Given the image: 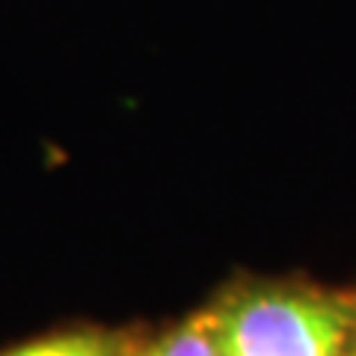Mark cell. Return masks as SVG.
Listing matches in <instances>:
<instances>
[{
    "instance_id": "1",
    "label": "cell",
    "mask_w": 356,
    "mask_h": 356,
    "mask_svg": "<svg viewBox=\"0 0 356 356\" xmlns=\"http://www.w3.org/2000/svg\"><path fill=\"white\" fill-rule=\"evenodd\" d=\"M226 356H356V297L309 285L238 288L208 309Z\"/></svg>"
},
{
    "instance_id": "2",
    "label": "cell",
    "mask_w": 356,
    "mask_h": 356,
    "mask_svg": "<svg viewBox=\"0 0 356 356\" xmlns=\"http://www.w3.org/2000/svg\"><path fill=\"white\" fill-rule=\"evenodd\" d=\"M0 356H131L128 341L113 336V332H63V336L39 339L30 344H21L15 350H6Z\"/></svg>"
},
{
    "instance_id": "3",
    "label": "cell",
    "mask_w": 356,
    "mask_h": 356,
    "mask_svg": "<svg viewBox=\"0 0 356 356\" xmlns=\"http://www.w3.org/2000/svg\"><path fill=\"white\" fill-rule=\"evenodd\" d=\"M131 356H226V353L220 348L211 315L202 312V315L178 324L175 330L166 332V336L154 339L152 344H146L143 350L131 353Z\"/></svg>"
}]
</instances>
